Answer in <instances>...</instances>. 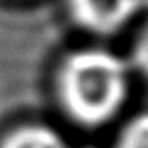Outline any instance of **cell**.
I'll return each mask as SVG.
<instances>
[{"label":"cell","mask_w":148,"mask_h":148,"mask_svg":"<svg viewBox=\"0 0 148 148\" xmlns=\"http://www.w3.org/2000/svg\"><path fill=\"white\" fill-rule=\"evenodd\" d=\"M130 87L128 63L106 49L71 53L57 75L63 110L83 126H101L124 106Z\"/></svg>","instance_id":"6da1fadb"},{"label":"cell","mask_w":148,"mask_h":148,"mask_svg":"<svg viewBox=\"0 0 148 148\" xmlns=\"http://www.w3.org/2000/svg\"><path fill=\"white\" fill-rule=\"evenodd\" d=\"M73 21L91 33L110 35L122 29L142 6V0H67Z\"/></svg>","instance_id":"7a4b0ae2"},{"label":"cell","mask_w":148,"mask_h":148,"mask_svg":"<svg viewBox=\"0 0 148 148\" xmlns=\"http://www.w3.org/2000/svg\"><path fill=\"white\" fill-rule=\"evenodd\" d=\"M0 148H67L61 134L45 124H25L8 132Z\"/></svg>","instance_id":"3957f363"},{"label":"cell","mask_w":148,"mask_h":148,"mask_svg":"<svg viewBox=\"0 0 148 148\" xmlns=\"http://www.w3.org/2000/svg\"><path fill=\"white\" fill-rule=\"evenodd\" d=\"M118 148H148V112L134 116L122 128Z\"/></svg>","instance_id":"277c9868"},{"label":"cell","mask_w":148,"mask_h":148,"mask_svg":"<svg viewBox=\"0 0 148 148\" xmlns=\"http://www.w3.org/2000/svg\"><path fill=\"white\" fill-rule=\"evenodd\" d=\"M132 61H134V65H136L144 75H148V23L144 25V29L140 31L138 39H136V43H134Z\"/></svg>","instance_id":"5b68a950"},{"label":"cell","mask_w":148,"mask_h":148,"mask_svg":"<svg viewBox=\"0 0 148 148\" xmlns=\"http://www.w3.org/2000/svg\"><path fill=\"white\" fill-rule=\"evenodd\" d=\"M142 6H144V8H148V0H142Z\"/></svg>","instance_id":"8992f818"}]
</instances>
